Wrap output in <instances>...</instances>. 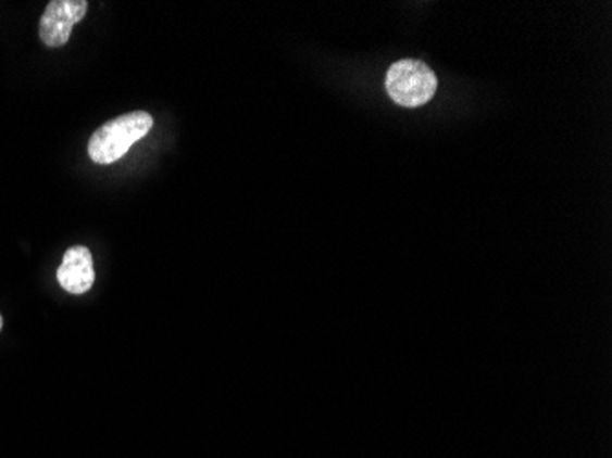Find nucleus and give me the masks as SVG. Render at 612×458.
<instances>
[{
	"mask_svg": "<svg viewBox=\"0 0 612 458\" xmlns=\"http://www.w3.org/2000/svg\"><path fill=\"white\" fill-rule=\"evenodd\" d=\"M85 0H52L42 13L39 37L48 48H61L68 42L72 28L87 15Z\"/></svg>",
	"mask_w": 612,
	"mask_h": 458,
	"instance_id": "3",
	"label": "nucleus"
},
{
	"mask_svg": "<svg viewBox=\"0 0 612 458\" xmlns=\"http://www.w3.org/2000/svg\"><path fill=\"white\" fill-rule=\"evenodd\" d=\"M385 87L398 105L414 109L432 100L437 90V76L421 61H398L387 72Z\"/></svg>",
	"mask_w": 612,
	"mask_h": 458,
	"instance_id": "2",
	"label": "nucleus"
},
{
	"mask_svg": "<svg viewBox=\"0 0 612 458\" xmlns=\"http://www.w3.org/2000/svg\"><path fill=\"white\" fill-rule=\"evenodd\" d=\"M0 330H2V316H0Z\"/></svg>",
	"mask_w": 612,
	"mask_h": 458,
	"instance_id": "5",
	"label": "nucleus"
},
{
	"mask_svg": "<svg viewBox=\"0 0 612 458\" xmlns=\"http://www.w3.org/2000/svg\"><path fill=\"white\" fill-rule=\"evenodd\" d=\"M152 116L146 111L123 114L109 124L101 125L88 141V156L100 165H111L123 158L128 149L152 129Z\"/></svg>",
	"mask_w": 612,
	"mask_h": 458,
	"instance_id": "1",
	"label": "nucleus"
},
{
	"mask_svg": "<svg viewBox=\"0 0 612 458\" xmlns=\"http://www.w3.org/2000/svg\"><path fill=\"white\" fill-rule=\"evenodd\" d=\"M96 271H93L92 253L85 246H74L64 253L63 263L59 266L58 281L66 292L82 295L92 289Z\"/></svg>",
	"mask_w": 612,
	"mask_h": 458,
	"instance_id": "4",
	"label": "nucleus"
}]
</instances>
